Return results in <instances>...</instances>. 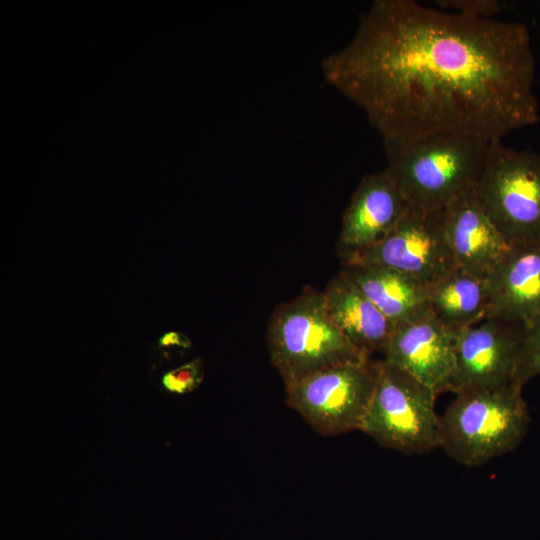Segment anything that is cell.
<instances>
[{"mask_svg":"<svg viewBox=\"0 0 540 540\" xmlns=\"http://www.w3.org/2000/svg\"><path fill=\"white\" fill-rule=\"evenodd\" d=\"M480 202L511 245L540 239V154L491 140L475 186Z\"/></svg>","mask_w":540,"mask_h":540,"instance_id":"obj_5","label":"cell"},{"mask_svg":"<svg viewBox=\"0 0 540 540\" xmlns=\"http://www.w3.org/2000/svg\"><path fill=\"white\" fill-rule=\"evenodd\" d=\"M489 143L461 134L383 139L385 168L409 207L443 210L476 186Z\"/></svg>","mask_w":540,"mask_h":540,"instance_id":"obj_2","label":"cell"},{"mask_svg":"<svg viewBox=\"0 0 540 540\" xmlns=\"http://www.w3.org/2000/svg\"><path fill=\"white\" fill-rule=\"evenodd\" d=\"M329 317L366 357L383 353L395 325L341 271L324 292Z\"/></svg>","mask_w":540,"mask_h":540,"instance_id":"obj_14","label":"cell"},{"mask_svg":"<svg viewBox=\"0 0 540 540\" xmlns=\"http://www.w3.org/2000/svg\"><path fill=\"white\" fill-rule=\"evenodd\" d=\"M380 361L348 362L285 384L286 403L326 436L360 430L376 388Z\"/></svg>","mask_w":540,"mask_h":540,"instance_id":"obj_7","label":"cell"},{"mask_svg":"<svg viewBox=\"0 0 540 540\" xmlns=\"http://www.w3.org/2000/svg\"><path fill=\"white\" fill-rule=\"evenodd\" d=\"M159 345L162 347L180 346L183 348H188L190 347V341L184 334L171 331L165 333L159 339Z\"/></svg>","mask_w":540,"mask_h":540,"instance_id":"obj_20","label":"cell"},{"mask_svg":"<svg viewBox=\"0 0 540 540\" xmlns=\"http://www.w3.org/2000/svg\"><path fill=\"white\" fill-rule=\"evenodd\" d=\"M490 307L488 279L459 267L429 285L430 313L457 333L487 318Z\"/></svg>","mask_w":540,"mask_h":540,"instance_id":"obj_16","label":"cell"},{"mask_svg":"<svg viewBox=\"0 0 540 540\" xmlns=\"http://www.w3.org/2000/svg\"><path fill=\"white\" fill-rule=\"evenodd\" d=\"M203 377V362L201 359H194L165 373L162 376V385L168 392L186 394L195 390Z\"/></svg>","mask_w":540,"mask_h":540,"instance_id":"obj_18","label":"cell"},{"mask_svg":"<svg viewBox=\"0 0 540 540\" xmlns=\"http://www.w3.org/2000/svg\"><path fill=\"white\" fill-rule=\"evenodd\" d=\"M270 359L285 384L329 367L367 361L328 315L323 292L306 287L271 314L267 332Z\"/></svg>","mask_w":540,"mask_h":540,"instance_id":"obj_4","label":"cell"},{"mask_svg":"<svg viewBox=\"0 0 540 540\" xmlns=\"http://www.w3.org/2000/svg\"><path fill=\"white\" fill-rule=\"evenodd\" d=\"M540 375V319L524 327L521 353L513 384L523 389L533 377Z\"/></svg>","mask_w":540,"mask_h":540,"instance_id":"obj_17","label":"cell"},{"mask_svg":"<svg viewBox=\"0 0 540 540\" xmlns=\"http://www.w3.org/2000/svg\"><path fill=\"white\" fill-rule=\"evenodd\" d=\"M435 3L440 9L474 18L494 19L502 12L497 0H438Z\"/></svg>","mask_w":540,"mask_h":540,"instance_id":"obj_19","label":"cell"},{"mask_svg":"<svg viewBox=\"0 0 540 540\" xmlns=\"http://www.w3.org/2000/svg\"><path fill=\"white\" fill-rule=\"evenodd\" d=\"M495 317L528 327L540 319V239L513 245L488 278Z\"/></svg>","mask_w":540,"mask_h":540,"instance_id":"obj_13","label":"cell"},{"mask_svg":"<svg viewBox=\"0 0 540 540\" xmlns=\"http://www.w3.org/2000/svg\"><path fill=\"white\" fill-rule=\"evenodd\" d=\"M344 264L389 268L426 285L457 267L445 234L443 210L411 207L381 241Z\"/></svg>","mask_w":540,"mask_h":540,"instance_id":"obj_8","label":"cell"},{"mask_svg":"<svg viewBox=\"0 0 540 540\" xmlns=\"http://www.w3.org/2000/svg\"><path fill=\"white\" fill-rule=\"evenodd\" d=\"M459 334L428 313L395 326L382 360L409 373L438 395L448 391Z\"/></svg>","mask_w":540,"mask_h":540,"instance_id":"obj_11","label":"cell"},{"mask_svg":"<svg viewBox=\"0 0 540 540\" xmlns=\"http://www.w3.org/2000/svg\"><path fill=\"white\" fill-rule=\"evenodd\" d=\"M321 69L383 139L503 140L539 121L531 37L518 22L375 0Z\"/></svg>","mask_w":540,"mask_h":540,"instance_id":"obj_1","label":"cell"},{"mask_svg":"<svg viewBox=\"0 0 540 540\" xmlns=\"http://www.w3.org/2000/svg\"><path fill=\"white\" fill-rule=\"evenodd\" d=\"M341 272L395 326L430 313L429 285L374 265L344 264Z\"/></svg>","mask_w":540,"mask_h":540,"instance_id":"obj_15","label":"cell"},{"mask_svg":"<svg viewBox=\"0 0 540 540\" xmlns=\"http://www.w3.org/2000/svg\"><path fill=\"white\" fill-rule=\"evenodd\" d=\"M455 395L440 415V448L459 464L482 466L514 451L526 436L530 415L521 388L510 384Z\"/></svg>","mask_w":540,"mask_h":540,"instance_id":"obj_3","label":"cell"},{"mask_svg":"<svg viewBox=\"0 0 540 540\" xmlns=\"http://www.w3.org/2000/svg\"><path fill=\"white\" fill-rule=\"evenodd\" d=\"M437 393L404 370L380 360L379 376L360 431L403 454L440 448Z\"/></svg>","mask_w":540,"mask_h":540,"instance_id":"obj_6","label":"cell"},{"mask_svg":"<svg viewBox=\"0 0 540 540\" xmlns=\"http://www.w3.org/2000/svg\"><path fill=\"white\" fill-rule=\"evenodd\" d=\"M443 220L457 267L488 279L511 245L487 215L475 187L443 209Z\"/></svg>","mask_w":540,"mask_h":540,"instance_id":"obj_12","label":"cell"},{"mask_svg":"<svg viewBox=\"0 0 540 540\" xmlns=\"http://www.w3.org/2000/svg\"><path fill=\"white\" fill-rule=\"evenodd\" d=\"M386 168L366 174L344 211L338 254L346 263L381 241L408 210Z\"/></svg>","mask_w":540,"mask_h":540,"instance_id":"obj_10","label":"cell"},{"mask_svg":"<svg viewBox=\"0 0 540 540\" xmlns=\"http://www.w3.org/2000/svg\"><path fill=\"white\" fill-rule=\"evenodd\" d=\"M524 327L489 317L463 330L448 391L493 389L513 384Z\"/></svg>","mask_w":540,"mask_h":540,"instance_id":"obj_9","label":"cell"}]
</instances>
